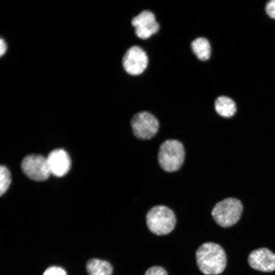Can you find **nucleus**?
<instances>
[{"mask_svg": "<svg viewBox=\"0 0 275 275\" xmlns=\"http://www.w3.org/2000/svg\"><path fill=\"white\" fill-rule=\"evenodd\" d=\"M197 266L206 275H217L222 273L227 264L226 254L218 244L208 242L200 245L196 253Z\"/></svg>", "mask_w": 275, "mask_h": 275, "instance_id": "f257e3e1", "label": "nucleus"}, {"mask_svg": "<svg viewBox=\"0 0 275 275\" xmlns=\"http://www.w3.org/2000/svg\"><path fill=\"white\" fill-rule=\"evenodd\" d=\"M146 222L149 230L152 233L162 236L173 230L176 219L175 213L170 208L164 205H157L148 211Z\"/></svg>", "mask_w": 275, "mask_h": 275, "instance_id": "f03ea898", "label": "nucleus"}, {"mask_svg": "<svg viewBox=\"0 0 275 275\" xmlns=\"http://www.w3.org/2000/svg\"><path fill=\"white\" fill-rule=\"evenodd\" d=\"M184 157L185 151L182 143L176 140H168L160 146L158 160L163 170L172 172L181 167Z\"/></svg>", "mask_w": 275, "mask_h": 275, "instance_id": "7ed1b4c3", "label": "nucleus"}, {"mask_svg": "<svg viewBox=\"0 0 275 275\" xmlns=\"http://www.w3.org/2000/svg\"><path fill=\"white\" fill-rule=\"evenodd\" d=\"M242 210V205L239 200L229 198L216 204L211 214L217 224L223 227H228L238 222Z\"/></svg>", "mask_w": 275, "mask_h": 275, "instance_id": "20e7f679", "label": "nucleus"}, {"mask_svg": "<svg viewBox=\"0 0 275 275\" xmlns=\"http://www.w3.org/2000/svg\"><path fill=\"white\" fill-rule=\"evenodd\" d=\"M131 126L134 135L141 140H149L157 132L159 123L151 113L144 111L134 115L131 120Z\"/></svg>", "mask_w": 275, "mask_h": 275, "instance_id": "39448f33", "label": "nucleus"}, {"mask_svg": "<svg viewBox=\"0 0 275 275\" xmlns=\"http://www.w3.org/2000/svg\"><path fill=\"white\" fill-rule=\"evenodd\" d=\"M21 169L29 178L37 181L46 180L51 174L46 158L39 155H30L24 157Z\"/></svg>", "mask_w": 275, "mask_h": 275, "instance_id": "423d86ee", "label": "nucleus"}, {"mask_svg": "<svg viewBox=\"0 0 275 275\" xmlns=\"http://www.w3.org/2000/svg\"><path fill=\"white\" fill-rule=\"evenodd\" d=\"M148 63V58L146 52L137 45L128 48L122 59L124 70L132 75L142 73L146 68Z\"/></svg>", "mask_w": 275, "mask_h": 275, "instance_id": "0eeeda50", "label": "nucleus"}, {"mask_svg": "<svg viewBox=\"0 0 275 275\" xmlns=\"http://www.w3.org/2000/svg\"><path fill=\"white\" fill-rule=\"evenodd\" d=\"M136 36L143 39L149 38L159 30V25L154 14L149 10H144L131 20Z\"/></svg>", "mask_w": 275, "mask_h": 275, "instance_id": "6e6552de", "label": "nucleus"}, {"mask_svg": "<svg viewBox=\"0 0 275 275\" xmlns=\"http://www.w3.org/2000/svg\"><path fill=\"white\" fill-rule=\"evenodd\" d=\"M248 261L253 268L259 271L270 272L275 270V254L266 248L252 252Z\"/></svg>", "mask_w": 275, "mask_h": 275, "instance_id": "1a4fd4ad", "label": "nucleus"}, {"mask_svg": "<svg viewBox=\"0 0 275 275\" xmlns=\"http://www.w3.org/2000/svg\"><path fill=\"white\" fill-rule=\"evenodd\" d=\"M51 174L57 177L66 175L71 167V159L68 154L63 149L52 150L46 157Z\"/></svg>", "mask_w": 275, "mask_h": 275, "instance_id": "9d476101", "label": "nucleus"}, {"mask_svg": "<svg viewBox=\"0 0 275 275\" xmlns=\"http://www.w3.org/2000/svg\"><path fill=\"white\" fill-rule=\"evenodd\" d=\"M214 107L218 114L226 118L233 116L236 111L235 102L230 98L225 96L217 98L214 102Z\"/></svg>", "mask_w": 275, "mask_h": 275, "instance_id": "9b49d317", "label": "nucleus"}, {"mask_svg": "<svg viewBox=\"0 0 275 275\" xmlns=\"http://www.w3.org/2000/svg\"><path fill=\"white\" fill-rule=\"evenodd\" d=\"M86 268L89 275H111L113 272V267L108 262L98 259L88 261Z\"/></svg>", "mask_w": 275, "mask_h": 275, "instance_id": "f8f14e48", "label": "nucleus"}, {"mask_svg": "<svg viewBox=\"0 0 275 275\" xmlns=\"http://www.w3.org/2000/svg\"><path fill=\"white\" fill-rule=\"evenodd\" d=\"M192 51L196 57L201 61H206L210 57L211 46L207 39L198 37L191 43Z\"/></svg>", "mask_w": 275, "mask_h": 275, "instance_id": "ddd939ff", "label": "nucleus"}, {"mask_svg": "<svg viewBox=\"0 0 275 275\" xmlns=\"http://www.w3.org/2000/svg\"><path fill=\"white\" fill-rule=\"evenodd\" d=\"M11 174L5 166L0 167V195L2 196L8 189L11 183Z\"/></svg>", "mask_w": 275, "mask_h": 275, "instance_id": "4468645a", "label": "nucleus"}, {"mask_svg": "<svg viewBox=\"0 0 275 275\" xmlns=\"http://www.w3.org/2000/svg\"><path fill=\"white\" fill-rule=\"evenodd\" d=\"M144 275H168L167 271L160 266H153L149 268Z\"/></svg>", "mask_w": 275, "mask_h": 275, "instance_id": "2eb2a0df", "label": "nucleus"}, {"mask_svg": "<svg viewBox=\"0 0 275 275\" xmlns=\"http://www.w3.org/2000/svg\"><path fill=\"white\" fill-rule=\"evenodd\" d=\"M43 275H67L66 271L62 268L52 266L47 268Z\"/></svg>", "mask_w": 275, "mask_h": 275, "instance_id": "dca6fc26", "label": "nucleus"}, {"mask_svg": "<svg viewBox=\"0 0 275 275\" xmlns=\"http://www.w3.org/2000/svg\"><path fill=\"white\" fill-rule=\"evenodd\" d=\"M265 11L270 18L275 19V0H271L266 4Z\"/></svg>", "mask_w": 275, "mask_h": 275, "instance_id": "f3484780", "label": "nucleus"}, {"mask_svg": "<svg viewBox=\"0 0 275 275\" xmlns=\"http://www.w3.org/2000/svg\"><path fill=\"white\" fill-rule=\"evenodd\" d=\"M0 42H1L0 54H1V56H2L3 54H4V53L6 52L7 49V45L5 41L3 39H1Z\"/></svg>", "mask_w": 275, "mask_h": 275, "instance_id": "a211bd4d", "label": "nucleus"}]
</instances>
